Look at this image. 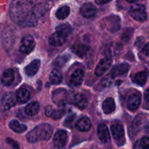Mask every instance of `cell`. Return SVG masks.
<instances>
[{"instance_id":"obj_1","label":"cell","mask_w":149,"mask_h":149,"mask_svg":"<svg viewBox=\"0 0 149 149\" xmlns=\"http://www.w3.org/2000/svg\"><path fill=\"white\" fill-rule=\"evenodd\" d=\"M39 12L40 10H37L34 1H14L10 8L12 20L23 27L36 26Z\"/></svg>"},{"instance_id":"obj_2","label":"cell","mask_w":149,"mask_h":149,"mask_svg":"<svg viewBox=\"0 0 149 149\" xmlns=\"http://www.w3.org/2000/svg\"><path fill=\"white\" fill-rule=\"evenodd\" d=\"M52 134V127L48 124H42L31 130L26 135V139L29 143H35L42 141L50 139Z\"/></svg>"},{"instance_id":"obj_3","label":"cell","mask_w":149,"mask_h":149,"mask_svg":"<svg viewBox=\"0 0 149 149\" xmlns=\"http://www.w3.org/2000/svg\"><path fill=\"white\" fill-rule=\"evenodd\" d=\"M130 15L135 20L140 22H144L147 20L146 8L142 4H135L130 9Z\"/></svg>"},{"instance_id":"obj_4","label":"cell","mask_w":149,"mask_h":149,"mask_svg":"<svg viewBox=\"0 0 149 149\" xmlns=\"http://www.w3.org/2000/svg\"><path fill=\"white\" fill-rule=\"evenodd\" d=\"M35 41L33 39V38L32 37V36L29 35V36H26L25 37L23 38L21 41V43H20V48H19V50L20 52H21L22 53L24 54H29L31 52L33 49L35 47Z\"/></svg>"},{"instance_id":"obj_5","label":"cell","mask_w":149,"mask_h":149,"mask_svg":"<svg viewBox=\"0 0 149 149\" xmlns=\"http://www.w3.org/2000/svg\"><path fill=\"white\" fill-rule=\"evenodd\" d=\"M68 142V135L64 130H59L55 133L53 138V144L58 149H62Z\"/></svg>"},{"instance_id":"obj_6","label":"cell","mask_w":149,"mask_h":149,"mask_svg":"<svg viewBox=\"0 0 149 149\" xmlns=\"http://www.w3.org/2000/svg\"><path fill=\"white\" fill-rule=\"evenodd\" d=\"M17 97L13 93H7L3 95L1 100V107L4 110H9L16 104Z\"/></svg>"},{"instance_id":"obj_7","label":"cell","mask_w":149,"mask_h":149,"mask_svg":"<svg viewBox=\"0 0 149 149\" xmlns=\"http://www.w3.org/2000/svg\"><path fill=\"white\" fill-rule=\"evenodd\" d=\"M67 37H68V36H67L66 34H65L64 33L56 31V32L54 33L53 34L49 37V45L54 47L61 46L63 44L65 43V42L66 41Z\"/></svg>"},{"instance_id":"obj_8","label":"cell","mask_w":149,"mask_h":149,"mask_svg":"<svg viewBox=\"0 0 149 149\" xmlns=\"http://www.w3.org/2000/svg\"><path fill=\"white\" fill-rule=\"evenodd\" d=\"M130 70V65L128 63H121L117 65H115L111 72V78L114 79L118 77L125 76Z\"/></svg>"},{"instance_id":"obj_9","label":"cell","mask_w":149,"mask_h":149,"mask_svg":"<svg viewBox=\"0 0 149 149\" xmlns=\"http://www.w3.org/2000/svg\"><path fill=\"white\" fill-rule=\"evenodd\" d=\"M111 134L113 135V138L115 141H116L119 144V141L122 142V141H124L125 139V130H124L123 126L119 124H115V125H111Z\"/></svg>"},{"instance_id":"obj_10","label":"cell","mask_w":149,"mask_h":149,"mask_svg":"<svg viewBox=\"0 0 149 149\" xmlns=\"http://www.w3.org/2000/svg\"><path fill=\"white\" fill-rule=\"evenodd\" d=\"M111 65V61L107 58L100 60L95 70V74L97 77H101L109 70Z\"/></svg>"},{"instance_id":"obj_11","label":"cell","mask_w":149,"mask_h":149,"mask_svg":"<svg viewBox=\"0 0 149 149\" xmlns=\"http://www.w3.org/2000/svg\"><path fill=\"white\" fill-rule=\"evenodd\" d=\"M97 136L100 141L103 143H108L111 139L110 132L109 128L104 124H100L97 127Z\"/></svg>"},{"instance_id":"obj_12","label":"cell","mask_w":149,"mask_h":149,"mask_svg":"<svg viewBox=\"0 0 149 149\" xmlns=\"http://www.w3.org/2000/svg\"><path fill=\"white\" fill-rule=\"evenodd\" d=\"M72 103L79 109L83 110L87 107L88 102H87V97H85L84 95L81 94V93H77L73 97Z\"/></svg>"},{"instance_id":"obj_13","label":"cell","mask_w":149,"mask_h":149,"mask_svg":"<svg viewBox=\"0 0 149 149\" xmlns=\"http://www.w3.org/2000/svg\"><path fill=\"white\" fill-rule=\"evenodd\" d=\"M96 7L93 5L92 3H85L81 6V9H80V13L84 16V17H91L95 15Z\"/></svg>"},{"instance_id":"obj_14","label":"cell","mask_w":149,"mask_h":149,"mask_svg":"<svg viewBox=\"0 0 149 149\" xmlns=\"http://www.w3.org/2000/svg\"><path fill=\"white\" fill-rule=\"evenodd\" d=\"M84 78V71L81 69H77L73 73L70 79V82L73 86L81 85Z\"/></svg>"},{"instance_id":"obj_15","label":"cell","mask_w":149,"mask_h":149,"mask_svg":"<svg viewBox=\"0 0 149 149\" xmlns=\"http://www.w3.org/2000/svg\"><path fill=\"white\" fill-rule=\"evenodd\" d=\"M40 65L41 62L39 60H34L25 68V73L29 77H33L38 72L40 68Z\"/></svg>"},{"instance_id":"obj_16","label":"cell","mask_w":149,"mask_h":149,"mask_svg":"<svg viewBox=\"0 0 149 149\" xmlns=\"http://www.w3.org/2000/svg\"><path fill=\"white\" fill-rule=\"evenodd\" d=\"M141 104V97L138 94H132L129 96L127 100V108L130 111H135Z\"/></svg>"},{"instance_id":"obj_17","label":"cell","mask_w":149,"mask_h":149,"mask_svg":"<svg viewBox=\"0 0 149 149\" xmlns=\"http://www.w3.org/2000/svg\"><path fill=\"white\" fill-rule=\"evenodd\" d=\"M15 79L14 71L11 68L7 69L3 72L1 76V83L5 86H10L13 82Z\"/></svg>"},{"instance_id":"obj_18","label":"cell","mask_w":149,"mask_h":149,"mask_svg":"<svg viewBox=\"0 0 149 149\" xmlns=\"http://www.w3.org/2000/svg\"><path fill=\"white\" fill-rule=\"evenodd\" d=\"M91 127V122L87 117H82L76 123V128L81 132H87Z\"/></svg>"},{"instance_id":"obj_19","label":"cell","mask_w":149,"mask_h":149,"mask_svg":"<svg viewBox=\"0 0 149 149\" xmlns=\"http://www.w3.org/2000/svg\"><path fill=\"white\" fill-rule=\"evenodd\" d=\"M103 107V112L106 114H110V113H113L116 109V104H115V101L113 98L111 97H109L106 100H104L102 105Z\"/></svg>"},{"instance_id":"obj_20","label":"cell","mask_w":149,"mask_h":149,"mask_svg":"<svg viewBox=\"0 0 149 149\" xmlns=\"http://www.w3.org/2000/svg\"><path fill=\"white\" fill-rule=\"evenodd\" d=\"M16 97H17V100L18 102L21 103H26L30 100L31 93L26 89L21 88L17 90Z\"/></svg>"},{"instance_id":"obj_21","label":"cell","mask_w":149,"mask_h":149,"mask_svg":"<svg viewBox=\"0 0 149 149\" xmlns=\"http://www.w3.org/2000/svg\"><path fill=\"white\" fill-rule=\"evenodd\" d=\"M9 127L10 129L17 133H23L27 130V126L23 124H20L17 120H12L9 123Z\"/></svg>"},{"instance_id":"obj_22","label":"cell","mask_w":149,"mask_h":149,"mask_svg":"<svg viewBox=\"0 0 149 149\" xmlns=\"http://www.w3.org/2000/svg\"><path fill=\"white\" fill-rule=\"evenodd\" d=\"M148 72L146 71H141L135 75L133 78L134 82L140 86H143L146 82L147 78L148 77Z\"/></svg>"},{"instance_id":"obj_23","label":"cell","mask_w":149,"mask_h":149,"mask_svg":"<svg viewBox=\"0 0 149 149\" xmlns=\"http://www.w3.org/2000/svg\"><path fill=\"white\" fill-rule=\"evenodd\" d=\"M49 82L51 84H59L63 80V76L59 70L55 69L49 74Z\"/></svg>"},{"instance_id":"obj_24","label":"cell","mask_w":149,"mask_h":149,"mask_svg":"<svg viewBox=\"0 0 149 149\" xmlns=\"http://www.w3.org/2000/svg\"><path fill=\"white\" fill-rule=\"evenodd\" d=\"M89 49H90V47L88 46L83 45L81 43L76 44L72 47V50L80 57L84 56L87 53Z\"/></svg>"},{"instance_id":"obj_25","label":"cell","mask_w":149,"mask_h":149,"mask_svg":"<svg viewBox=\"0 0 149 149\" xmlns=\"http://www.w3.org/2000/svg\"><path fill=\"white\" fill-rule=\"evenodd\" d=\"M39 111V105L38 102H32L25 108V112L29 116H35Z\"/></svg>"},{"instance_id":"obj_26","label":"cell","mask_w":149,"mask_h":149,"mask_svg":"<svg viewBox=\"0 0 149 149\" xmlns=\"http://www.w3.org/2000/svg\"><path fill=\"white\" fill-rule=\"evenodd\" d=\"M146 120V118L143 115L140 114L138 115V116L135 117V119H134L133 122H132V132H135L136 133L138 130L141 128V125L143 124L144 121Z\"/></svg>"},{"instance_id":"obj_27","label":"cell","mask_w":149,"mask_h":149,"mask_svg":"<svg viewBox=\"0 0 149 149\" xmlns=\"http://www.w3.org/2000/svg\"><path fill=\"white\" fill-rule=\"evenodd\" d=\"M70 14V7L68 6H62L56 12V17L60 20H63L66 18Z\"/></svg>"},{"instance_id":"obj_28","label":"cell","mask_w":149,"mask_h":149,"mask_svg":"<svg viewBox=\"0 0 149 149\" xmlns=\"http://www.w3.org/2000/svg\"><path fill=\"white\" fill-rule=\"evenodd\" d=\"M134 149H149V138L143 137L140 141H138L135 144Z\"/></svg>"},{"instance_id":"obj_29","label":"cell","mask_w":149,"mask_h":149,"mask_svg":"<svg viewBox=\"0 0 149 149\" xmlns=\"http://www.w3.org/2000/svg\"><path fill=\"white\" fill-rule=\"evenodd\" d=\"M56 31H61L63 33H64L65 34H66L67 36H68L69 34H71V33L72 32V28L68 24H62L58 26L56 28Z\"/></svg>"},{"instance_id":"obj_30","label":"cell","mask_w":149,"mask_h":149,"mask_svg":"<svg viewBox=\"0 0 149 149\" xmlns=\"http://www.w3.org/2000/svg\"><path fill=\"white\" fill-rule=\"evenodd\" d=\"M55 112H56V110L51 106H47L46 109H45V114L47 116H51V117L53 118L55 114Z\"/></svg>"},{"instance_id":"obj_31","label":"cell","mask_w":149,"mask_h":149,"mask_svg":"<svg viewBox=\"0 0 149 149\" xmlns=\"http://www.w3.org/2000/svg\"><path fill=\"white\" fill-rule=\"evenodd\" d=\"M6 142H7V144L11 146V148L13 149H19V146L17 144V143L16 141H15L14 140L10 139V138H7L6 140Z\"/></svg>"},{"instance_id":"obj_32","label":"cell","mask_w":149,"mask_h":149,"mask_svg":"<svg viewBox=\"0 0 149 149\" xmlns=\"http://www.w3.org/2000/svg\"><path fill=\"white\" fill-rule=\"evenodd\" d=\"M75 118H76L75 115H70V116H68V117H67V119H65V125H66V126H69V125H71V124L72 123L73 121L74 120Z\"/></svg>"},{"instance_id":"obj_33","label":"cell","mask_w":149,"mask_h":149,"mask_svg":"<svg viewBox=\"0 0 149 149\" xmlns=\"http://www.w3.org/2000/svg\"><path fill=\"white\" fill-rule=\"evenodd\" d=\"M143 52L146 56L149 57V42L143 47Z\"/></svg>"},{"instance_id":"obj_34","label":"cell","mask_w":149,"mask_h":149,"mask_svg":"<svg viewBox=\"0 0 149 149\" xmlns=\"http://www.w3.org/2000/svg\"><path fill=\"white\" fill-rule=\"evenodd\" d=\"M144 98H145L146 101L149 103V89L146 90L145 93H144Z\"/></svg>"},{"instance_id":"obj_35","label":"cell","mask_w":149,"mask_h":149,"mask_svg":"<svg viewBox=\"0 0 149 149\" xmlns=\"http://www.w3.org/2000/svg\"><path fill=\"white\" fill-rule=\"evenodd\" d=\"M109 2V1H95V3L98 4H106V3Z\"/></svg>"},{"instance_id":"obj_36","label":"cell","mask_w":149,"mask_h":149,"mask_svg":"<svg viewBox=\"0 0 149 149\" xmlns=\"http://www.w3.org/2000/svg\"><path fill=\"white\" fill-rule=\"evenodd\" d=\"M147 132H148L149 133V127H147Z\"/></svg>"}]
</instances>
